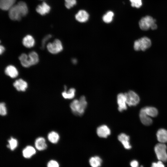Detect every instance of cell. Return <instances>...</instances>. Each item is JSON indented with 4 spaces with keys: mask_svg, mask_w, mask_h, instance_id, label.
Listing matches in <instances>:
<instances>
[{
    "mask_svg": "<svg viewBox=\"0 0 167 167\" xmlns=\"http://www.w3.org/2000/svg\"><path fill=\"white\" fill-rule=\"evenodd\" d=\"M35 145L36 149L39 151L45 150L47 147L45 139L41 137L36 139L35 142Z\"/></svg>",
    "mask_w": 167,
    "mask_h": 167,
    "instance_id": "cell-15",
    "label": "cell"
},
{
    "mask_svg": "<svg viewBox=\"0 0 167 167\" xmlns=\"http://www.w3.org/2000/svg\"><path fill=\"white\" fill-rule=\"evenodd\" d=\"M157 139L160 143L167 142V131L165 129L161 128L158 130L156 134Z\"/></svg>",
    "mask_w": 167,
    "mask_h": 167,
    "instance_id": "cell-14",
    "label": "cell"
},
{
    "mask_svg": "<svg viewBox=\"0 0 167 167\" xmlns=\"http://www.w3.org/2000/svg\"><path fill=\"white\" fill-rule=\"evenodd\" d=\"M28 12L27 5L23 2H20L14 5L9 10V15L12 20H19L22 17L26 15Z\"/></svg>",
    "mask_w": 167,
    "mask_h": 167,
    "instance_id": "cell-1",
    "label": "cell"
},
{
    "mask_svg": "<svg viewBox=\"0 0 167 167\" xmlns=\"http://www.w3.org/2000/svg\"><path fill=\"white\" fill-rule=\"evenodd\" d=\"M31 66L36 64L39 62V57L37 54L34 51L30 52L28 55Z\"/></svg>",
    "mask_w": 167,
    "mask_h": 167,
    "instance_id": "cell-26",
    "label": "cell"
},
{
    "mask_svg": "<svg viewBox=\"0 0 167 167\" xmlns=\"http://www.w3.org/2000/svg\"><path fill=\"white\" fill-rule=\"evenodd\" d=\"M0 114L2 116H5L7 114V109L6 104L4 102H1L0 104Z\"/></svg>",
    "mask_w": 167,
    "mask_h": 167,
    "instance_id": "cell-31",
    "label": "cell"
},
{
    "mask_svg": "<svg viewBox=\"0 0 167 167\" xmlns=\"http://www.w3.org/2000/svg\"><path fill=\"white\" fill-rule=\"evenodd\" d=\"M139 116L141 122L144 125L149 126L152 124V119L146 113L143 108L140 111Z\"/></svg>",
    "mask_w": 167,
    "mask_h": 167,
    "instance_id": "cell-11",
    "label": "cell"
},
{
    "mask_svg": "<svg viewBox=\"0 0 167 167\" xmlns=\"http://www.w3.org/2000/svg\"><path fill=\"white\" fill-rule=\"evenodd\" d=\"M127 105L129 106H135L139 103L140 98L138 95L135 92L130 91L125 93Z\"/></svg>",
    "mask_w": 167,
    "mask_h": 167,
    "instance_id": "cell-7",
    "label": "cell"
},
{
    "mask_svg": "<svg viewBox=\"0 0 167 167\" xmlns=\"http://www.w3.org/2000/svg\"><path fill=\"white\" fill-rule=\"evenodd\" d=\"M14 87L19 91L24 92L28 87V84L22 79L16 80L13 84Z\"/></svg>",
    "mask_w": 167,
    "mask_h": 167,
    "instance_id": "cell-12",
    "label": "cell"
},
{
    "mask_svg": "<svg viewBox=\"0 0 167 167\" xmlns=\"http://www.w3.org/2000/svg\"><path fill=\"white\" fill-rule=\"evenodd\" d=\"M117 102L118 105V109L119 111L121 112L127 109V105L125 93H121L118 95Z\"/></svg>",
    "mask_w": 167,
    "mask_h": 167,
    "instance_id": "cell-8",
    "label": "cell"
},
{
    "mask_svg": "<svg viewBox=\"0 0 167 167\" xmlns=\"http://www.w3.org/2000/svg\"><path fill=\"white\" fill-rule=\"evenodd\" d=\"M130 165L131 167H138L139 163L137 161L134 160L131 162Z\"/></svg>",
    "mask_w": 167,
    "mask_h": 167,
    "instance_id": "cell-35",
    "label": "cell"
},
{
    "mask_svg": "<svg viewBox=\"0 0 167 167\" xmlns=\"http://www.w3.org/2000/svg\"><path fill=\"white\" fill-rule=\"evenodd\" d=\"M51 36H52L51 35H48L45 36L43 39L42 41L41 46V47L42 49L44 48L46 42L51 37Z\"/></svg>",
    "mask_w": 167,
    "mask_h": 167,
    "instance_id": "cell-32",
    "label": "cell"
},
{
    "mask_svg": "<svg viewBox=\"0 0 167 167\" xmlns=\"http://www.w3.org/2000/svg\"><path fill=\"white\" fill-rule=\"evenodd\" d=\"M114 15V13L111 11L107 12L102 17V19L104 22L106 23L111 22Z\"/></svg>",
    "mask_w": 167,
    "mask_h": 167,
    "instance_id": "cell-28",
    "label": "cell"
},
{
    "mask_svg": "<svg viewBox=\"0 0 167 167\" xmlns=\"http://www.w3.org/2000/svg\"><path fill=\"white\" fill-rule=\"evenodd\" d=\"M65 90L62 93L63 97L65 99H72L75 96V90L74 88H70L68 91H66V87H64Z\"/></svg>",
    "mask_w": 167,
    "mask_h": 167,
    "instance_id": "cell-21",
    "label": "cell"
},
{
    "mask_svg": "<svg viewBox=\"0 0 167 167\" xmlns=\"http://www.w3.org/2000/svg\"><path fill=\"white\" fill-rule=\"evenodd\" d=\"M72 62L74 64H75L77 62V60L75 59H73L72 60Z\"/></svg>",
    "mask_w": 167,
    "mask_h": 167,
    "instance_id": "cell-37",
    "label": "cell"
},
{
    "mask_svg": "<svg viewBox=\"0 0 167 167\" xmlns=\"http://www.w3.org/2000/svg\"><path fill=\"white\" fill-rule=\"evenodd\" d=\"M47 49L50 53L57 54L62 51L63 46L61 41L59 39H55L52 43H49L47 45Z\"/></svg>",
    "mask_w": 167,
    "mask_h": 167,
    "instance_id": "cell-6",
    "label": "cell"
},
{
    "mask_svg": "<svg viewBox=\"0 0 167 167\" xmlns=\"http://www.w3.org/2000/svg\"><path fill=\"white\" fill-rule=\"evenodd\" d=\"M156 20L150 16H146L142 18L139 22V25L140 29L146 31L150 28L155 30L157 28L156 24Z\"/></svg>",
    "mask_w": 167,
    "mask_h": 167,
    "instance_id": "cell-3",
    "label": "cell"
},
{
    "mask_svg": "<svg viewBox=\"0 0 167 167\" xmlns=\"http://www.w3.org/2000/svg\"><path fill=\"white\" fill-rule=\"evenodd\" d=\"M118 140L121 142L124 148L126 149H129L131 148L130 143L129 136L124 133L120 134L118 137Z\"/></svg>",
    "mask_w": 167,
    "mask_h": 167,
    "instance_id": "cell-10",
    "label": "cell"
},
{
    "mask_svg": "<svg viewBox=\"0 0 167 167\" xmlns=\"http://www.w3.org/2000/svg\"><path fill=\"white\" fill-rule=\"evenodd\" d=\"M65 6L67 9L73 7L76 3V0H65Z\"/></svg>",
    "mask_w": 167,
    "mask_h": 167,
    "instance_id": "cell-30",
    "label": "cell"
},
{
    "mask_svg": "<svg viewBox=\"0 0 167 167\" xmlns=\"http://www.w3.org/2000/svg\"><path fill=\"white\" fill-rule=\"evenodd\" d=\"M22 43L25 47L27 48H31L34 46L35 41L32 36L28 35L23 38Z\"/></svg>",
    "mask_w": 167,
    "mask_h": 167,
    "instance_id": "cell-19",
    "label": "cell"
},
{
    "mask_svg": "<svg viewBox=\"0 0 167 167\" xmlns=\"http://www.w3.org/2000/svg\"><path fill=\"white\" fill-rule=\"evenodd\" d=\"M163 162L159 161L157 162H153L152 164L151 167H165Z\"/></svg>",
    "mask_w": 167,
    "mask_h": 167,
    "instance_id": "cell-34",
    "label": "cell"
},
{
    "mask_svg": "<svg viewBox=\"0 0 167 167\" xmlns=\"http://www.w3.org/2000/svg\"><path fill=\"white\" fill-rule=\"evenodd\" d=\"M36 152L35 148L31 146H26L23 150L22 153L24 157L26 158L31 157Z\"/></svg>",
    "mask_w": 167,
    "mask_h": 167,
    "instance_id": "cell-20",
    "label": "cell"
},
{
    "mask_svg": "<svg viewBox=\"0 0 167 167\" xmlns=\"http://www.w3.org/2000/svg\"><path fill=\"white\" fill-rule=\"evenodd\" d=\"M151 45L150 39L147 37H143L135 41L134 43V48L136 51H144Z\"/></svg>",
    "mask_w": 167,
    "mask_h": 167,
    "instance_id": "cell-4",
    "label": "cell"
},
{
    "mask_svg": "<svg viewBox=\"0 0 167 167\" xmlns=\"http://www.w3.org/2000/svg\"><path fill=\"white\" fill-rule=\"evenodd\" d=\"M132 7L136 8H139L142 5V0H129Z\"/></svg>",
    "mask_w": 167,
    "mask_h": 167,
    "instance_id": "cell-29",
    "label": "cell"
},
{
    "mask_svg": "<svg viewBox=\"0 0 167 167\" xmlns=\"http://www.w3.org/2000/svg\"><path fill=\"white\" fill-rule=\"evenodd\" d=\"M102 160L97 156L92 157L89 160L90 165L92 167H99L101 165Z\"/></svg>",
    "mask_w": 167,
    "mask_h": 167,
    "instance_id": "cell-23",
    "label": "cell"
},
{
    "mask_svg": "<svg viewBox=\"0 0 167 167\" xmlns=\"http://www.w3.org/2000/svg\"><path fill=\"white\" fill-rule=\"evenodd\" d=\"M47 138L49 142L53 143H56L58 141L60 136L58 134L54 131L50 132L48 135Z\"/></svg>",
    "mask_w": 167,
    "mask_h": 167,
    "instance_id": "cell-25",
    "label": "cell"
},
{
    "mask_svg": "<svg viewBox=\"0 0 167 167\" xmlns=\"http://www.w3.org/2000/svg\"><path fill=\"white\" fill-rule=\"evenodd\" d=\"M167 146L164 143L157 144L154 147V151L159 161L162 162L167 161Z\"/></svg>",
    "mask_w": 167,
    "mask_h": 167,
    "instance_id": "cell-5",
    "label": "cell"
},
{
    "mask_svg": "<svg viewBox=\"0 0 167 167\" xmlns=\"http://www.w3.org/2000/svg\"><path fill=\"white\" fill-rule=\"evenodd\" d=\"M50 9V6L45 2H43L37 7L36 10L37 12L41 15H44L48 13Z\"/></svg>",
    "mask_w": 167,
    "mask_h": 167,
    "instance_id": "cell-17",
    "label": "cell"
},
{
    "mask_svg": "<svg viewBox=\"0 0 167 167\" xmlns=\"http://www.w3.org/2000/svg\"><path fill=\"white\" fill-rule=\"evenodd\" d=\"M5 72L6 75L12 78H16L18 75L16 68L11 65H9L6 68Z\"/></svg>",
    "mask_w": 167,
    "mask_h": 167,
    "instance_id": "cell-16",
    "label": "cell"
},
{
    "mask_svg": "<svg viewBox=\"0 0 167 167\" xmlns=\"http://www.w3.org/2000/svg\"><path fill=\"white\" fill-rule=\"evenodd\" d=\"M19 58L21 64L23 67L27 68L31 66L28 55L26 54H22Z\"/></svg>",
    "mask_w": 167,
    "mask_h": 167,
    "instance_id": "cell-22",
    "label": "cell"
},
{
    "mask_svg": "<svg viewBox=\"0 0 167 167\" xmlns=\"http://www.w3.org/2000/svg\"><path fill=\"white\" fill-rule=\"evenodd\" d=\"M0 54H2L4 52L5 50V48L3 46L1 45L0 46Z\"/></svg>",
    "mask_w": 167,
    "mask_h": 167,
    "instance_id": "cell-36",
    "label": "cell"
},
{
    "mask_svg": "<svg viewBox=\"0 0 167 167\" xmlns=\"http://www.w3.org/2000/svg\"><path fill=\"white\" fill-rule=\"evenodd\" d=\"M47 167H59V165L57 161L52 160L49 161L48 163Z\"/></svg>",
    "mask_w": 167,
    "mask_h": 167,
    "instance_id": "cell-33",
    "label": "cell"
},
{
    "mask_svg": "<svg viewBox=\"0 0 167 167\" xmlns=\"http://www.w3.org/2000/svg\"><path fill=\"white\" fill-rule=\"evenodd\" d=\"M8 144L7 145V147L11 150L13 151L17 147L18 142L17 139L12 137L8 140Z\"/></svg>",
    "mask_w": 167,
    "mask_h": 167,
    "instance_id": "cell-27",
    "label": "cell"
},
{
    "mask_svg": "<svg viewBox=\"0 0 167 167\" xmlns=\"http://www.w3.org/2000/svg\"><path fill=\"white\" fill-rule=\"evenodd\" d=\"M89 15L88 13L84 10L79 11L75 15V18L78 22L84 23L86 22L88 19Z\"/></svg>",
    "mask_w": 167,
    "mask_h": 167,
    "instance_id": "cell-13",
    "label": "cell"
},
{
    "mask_svg": "<svg viewBox=\"0 0 167 167\" xmlns=\"http://www.w3.org/2000/svg\"><path fill=\"white\" fill-rule=\"evenodd\" d=\"M145 112L149 117H155L158 114L157 109L155 107L152 106H147L143 108Z\"/></svg>",
    "mask_w": 167,
    "mask_h": 167,
    "instance_id": "cell-24",
    "label": "cell"
},
{
    "mask_svg": "<svg viewBox=\"0 0 167 167\" xmlns=\"http://www.w3.org/2000/svg\"><path fill=\"white\" fill-rule=\"evenodd\" d=\"M15 0H0V8L3 10H9L14 5Z\"/></svg>",
    "mask_w": 167,
    "mask_h": 167,
    "instance_id": "cell-18",
    "label": "cell"
},
{
    "mask_svg": "<svg viewBox=\"0 0 167 167\" xmlns=\"http://www.w3.org/2000/svg\"><path fill=\"white\" fill-rule=\"evenodd\" d=\"M87 105L86 98L82 96L78 100H74L70 104V107L74 114L76 115L81 116L84 113Z\"/></svg>",
    "mask_w": 167,
    "mask_h": 167,
    "instance_id": "cell-2",
    "label": "cell"
},
{
    "mask_svg": "<svg viewBox=\"0 0 167 167\" xmlns=\"http://www.w3.org/2000/svg\"><path fill=\"white\" fill-rule=\"evenodd\" d=\"M96 133L100 137L106 138L110 134L111 130L106 125H102L97 128Z\"/></svg>",
    "mask_w": 167,
    "mask_h": 167,
    "instance_id": "cell-9",
    "label": "cell"
}]
</instances>
